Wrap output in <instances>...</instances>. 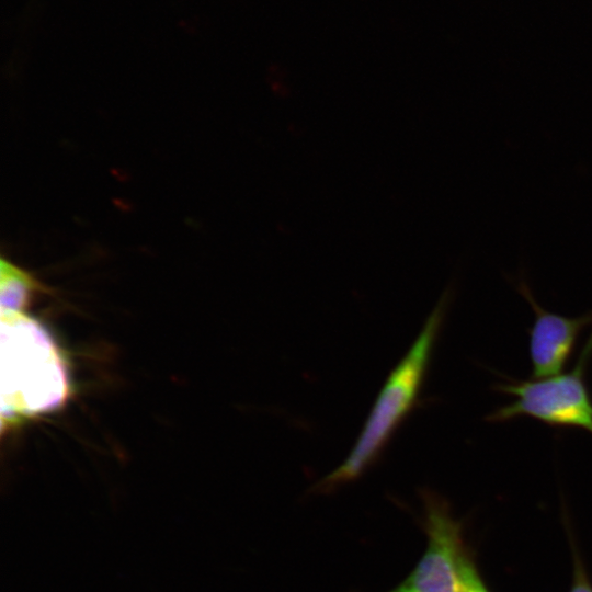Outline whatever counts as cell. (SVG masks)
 Listing matches in <instances>:
<instances>
[{
  "label": "cell",
  "instance_id": "obj_1",
  "mask_svg": "<svg viewBox=\"0 0 592 592\" xmlns=\"http://www.w3.org/2000/svg\"><path fill=\"white\" fill-rule=\"evenodd\" d=\"M449 301L451 292L446 289L414 343L389 374L351 452L341 465L311 488L314 493H332L354 482L379 459L418 402Z\"/></svg>",
  "mask_w": 592,
  "mask_h": 592
},
{
  "label": "cell",
  "instance_id": "obj_2",
  "mask_svg": "<svg viewBox=\"0 0 592 592\" xmlns=\"http://www.w3.org/2000/svg\"><path fill=\"white\" fill-rule=\"evenodd\" d=\"M69 395L62 358L24 311L1 309V425L60 407Z\"/></svg>",
  "mask_w": 592,
  "mask_h": 592
},
{
  "label": "cell",
  "instance_id": "obj_3",
  "mask_svg": "<svg viewBox=\"0 0 592 592\" xmlns=\"http://www.w3.org/2000/svg\"><path fill=\"white\" fill-rule=\"evenodd\" d=\"M592 358V333L568 373L534 380L498 383L496 391L510 395L513 400L494 409L486 420L501 423L528 417L553 428H576L592 434V397L585 382V372Z\"/></svg>",
  "mask_w": 592,
  "mask_h": 592
},
{
  "label": "cell",
  "instance_id": "obj_4",
  "mask_svg": "<svg viewBox=\"0 0 592 592\" xmlns=\"http://www.w3.org/2000/svg\"><path fill=\"white\" fill-rule=\"evenodd\" d=\"M420 497L426 548L409 576L388 592H465L464 568L473 550L466 543L464 523L434 491L424 489Z\"/></svg>",
  "mask_w": 592,
  "mask_h": 592
},
{
  "label": "cell",
  "instance_id": "obj_5",
  "mask_svg": "<svg viewBox=\"0 0 592 592\" xmlns=\"http://www.w3.org/2000/svg\"><path fill=\"white\" fill-rule=\"evenodd\" d=\"M517 289L535 315L530 329L532 377L545 378L562 373L580 333L592 326V311L580 317L557 315L537 304L525 282L521 281Z\"/></svg>",
  "mask_w": 592,
  "mask_h": 592
},
{
  "label": "cell",
  "instance_id": "obj_6",
  "mask_svg": "<svg viewBox=\"0 0 592 592\" xmlns=\"http://www.w3.org/2000/svg\"><path fill=\"white\" fill-rule=\"evenodd\" d=\"M25 270L2 258L0 264V303L2 310L24 311L31 295L39 288Z\"/></svg>",
  "mask_w": 592,
  "mask_h": 592
},
{
  "label": "cell",
  "instance_id": "obj_7",
  "mask_svg": "<svg viewBox=\"0 0 592 592\" xmlns=\"http://www.w3.org/2000/svg\"><path fill=\"white\" fill-rule=\"evenodd\" d=\"M572 555V580L569 592H592V581L587 572L574 538L569 535Z\"/></svg>",
  "mask_w": 592,
  "mask_h": 592
},
{
  "label": "cell",
  "instance_id": "obj_8",
  "mask_svg": "<svg viewBox=\"0 0 592 592\" xmlns=\"http://www.w3.org/2000/svg\"><path fill=\"white\" fill-rule=\"evenodd\" d=\"M465 592H491L477 567L473 551L469 554L464 568Z\"/></svg>",
  "mask_w": 592,
  "mask_h": 592
}]
</instances>
